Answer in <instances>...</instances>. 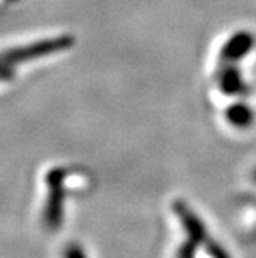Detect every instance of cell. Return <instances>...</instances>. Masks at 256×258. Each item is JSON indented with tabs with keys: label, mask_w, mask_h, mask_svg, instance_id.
I'll return each mask as SVG.
<instances>
[{
	"label": "cell",
	"mask_w": 256,
	"mask_h": 258,
	"mask_svg": "<svg viewBox=\"0 0 256 258\" xmlns=\"http://www.w3.org/2000/svg\"><path fill=\"white\" fill-rule=\"evenodd\" d=\"M256 43L254 34L250 31H238L230 36L228 40L222 45L218 63H239L242 57H245Z\"/></svg>",
	"instance_id": "obj_1"
},
{
	"label": "cell",
	"mask_w": 256,
	"mask_h": 258,
	"mask_svg": "<svg viewBox=\"0 0 256 258\" xmlns=\"http://www.w3.org/2000/svg\"><path fill=\"white\" fill-rule=\"evenodd\" d=\"M216 79L221 87V90L225 95H238V93H244L245 87L241 78V72L238 68V63H218V72Z\"/></svg>",
	"instance_id": "obj_2"
},
{
	"label": "cell",
	"mask_w": 256,
	"mask_h": 258,
	"mask_svg": "<svg viewBox=\"0 0 256 258\" xmlns=\"http://www.w3.org/2000/svg\"><path fill=\"white\" fill-rule=\"evenodd\" d=\"M230 116H231V118H235V119L239 122L241 119H248V118H250V113H248L247 108H244V107H241V105H236L233 110L230 111Z\"/></svg>",
	"instance_id": "obj_3"
}]
</instances>
